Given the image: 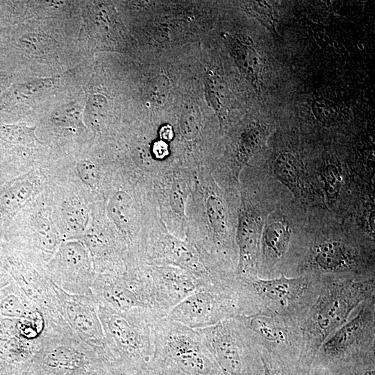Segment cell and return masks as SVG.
<instances>
[{
	"instance_id": "1",
	"label": "cell",
	"mask_w": 375,
	"mask_h": 375,
	"mask_svg": "<svg viewBox=\"0 0 375 375\" xmlns=\"http://www.w3.org/2000/svg\"><path fill=\"white\" fill-rule=\"evenodd\" d=\"M374 296V278H324L312 303L294 317L301 333V349L294 374L310 375L321 345L347 322L362 303Z\"/></svg>"
},
{
	"instance_id": "2",
	"label": "cell",
	"mask_w": 375,
	"mask_h": 375,
	"mask_svg": "<svg viewBox=\"0 0 375 375\" xmlns=\"http://www.w3.org/2000/svg\"><path fill=\"white\" fill-rule=\"evenodd\" d=\"M147 367L161 375H223L197 329L165 317L151 326Z\"/></svg>"
},
{
	"instance_id": "3",
	"label": "cell",
	"mask_w": 375,
	"mask_h": 375,
	"mask_svg": "<svg viewBox=\"0 0 375 375\" xmlns=\"http://www.w3.org/2000/svg\"><path fill=\"white\" fill-rule=\"evenodd\" d=\"M99 315L107 349L117 369L136 374L147 368L152 356L151 326L161 318L146 309L121 311L100 304Z\"/></svg>"
},
{
	"instance_id": "4",
	"label": "cell",
	"mask_w": 375,
	"mask_h": 375,
	"mask_svg": "<svg viewBox=\"0 0 375 375\" xmlns=\"http://www.w3.org/2000/svg\"><path fill=\"white\" fill-rule=\"evenodd\" d=\"M238 278L243 315L266 313L290 317H296L312 303L324 281L311 274Z\"/></svg>"
},
{
	"instance_id": "5",
	"label": "cell",
	"mask_w": 375,
	"mask_h": 375,
	"mask_svg": "<svg viewBox=\"0 0 375 375\" xmlns=\"http://www.w3.org/2000/svg\"><path fill=\"white\" fill-rule=\"evenodd\" d=\"M323 278H374V247L338 236H325L303 246L297 276Z\"/></svg>"
},
{
	"instance_id": "6",
	"label": "cell",
	"mask_w": 375,
	"mask_h": 375,
	"mask_svg": "<svg viewBox=\"0 0 375 375\" xmlns=\"http://www.w3.org/2000/svg\"><path fill=\"white\" fill-rule=\"evenodd\" d=\"M374 353L375 296L362 303L321 345L312 368L331 374Z\"/></svg>"
},
{
	"instance_id": "7",
	"label": "cell",
	"mask_w": 375,
	"mask_h": 375,
	"mask_svg": "<svg viewBox=\"0 0 375 375\" xmlns=\"http://www.w3.org/2000/svg\"><path fill=\"white\" fill-rule=\"evenodd\" d=\"M243 315L236 275L199 286L169 312L167 317L194 329L215 325Z\"/></svg>"
},
{
	"instance_id": "8",
	"label": "cell",
	"mask_w": 375,
	"mask_h": 375,
	"mask_svg": "<svg viewBox=\"0 0 375 375\" xmlns=\"http://www.w3.org/2000/svg\"><path fill=\"white\" fill-rule=\"evenodd\" d=\"M197 330L223 375H262L259 352L235 317Z\"/></svg>"
},
{
	"instance_id": "9",
	"label": "cell",
	"mask_w": 375,
	"mask_h": 375,
	"mask_svg": "<svg viewBox=\"0 0 375 375\" xmlns=\"http://www.w3.org/2000/svg\"><path fill=\"white\" fill-rule=\"evenodd\" d=\"M235 318L258 349L272 353L296 366L301 349V333L294 317L255 313Z\"/></svg>"
},
{
	"instance_id": "10",
	"label": "cell",
	"mask_w": 375,
	"mask_h": 375,
	"mask_svg": "<svg viewBox=\"0 0 375 375\" xmlns=\"http://www.w3.org/2000/svg\"><path fill=\"white\" fill-rule=\"evenodd\" d=\"M91 290L100 305L121 311L146 309L160 317L147 269L99 276Z\"/></svg>"
},
{
	"instance_id": "11",
	"label": "cell",
	"mask_w": 375,
	"mask_h": 375,
	"mask_svg": "<svg viewBox=\"0 0 375 375\" xmlns=\"http://www.w3.org/2000/svg\"><path fill=\"white\" fill-rule=\"evenodd\" d=\"M55 287L60 315L65 323L83 342L110 356L99 315V303L94 295L72 294Z\"/></svg>"
},
{
	"instance_id": "12",
	"label": "cell",
	"mask_w": 375,
	"mask_h": 375,
	"mask_svg": "<svg viewBox=\"0 0 375 375\" xmlns=\"http://www.w3.org/2000/svg\"><path fill=\"white\" fill-rule=\"evenodd\" d=\"M47 277L67 293L92 295L95 277L88 249L76 242L62 244Z\"/></svg>"
},
{
	"instance_id": "13",
	"label": "cell",
	"mask_w": 375,
	"mask_h": 375,
	"mask_svg": "<svg viewBox=\"0 0 375 375\" xmlns=\"http://www.w3.org/2000/svg\"><path fill=\"white\" fill-rule=\"evenodd\" d=\"M155 300L156 309L161 317L205 283L194 274L173 267L147 268Z\"/></svg>"
},
{
	"instance_id": "14",
	"label": "cell",
	"mask_w": 375,
	"mask_h": 375,
	"mask_svg": "<svg viewBox=\"0 0 375 375\" xmlns=\"http://www.w3.org/2000/svg\"><path fill=\"white\" fill-rule=\"evenodd\" d=\"M264 220L256 210H245L240 218L237 234L239 260L236 274L245 278L259 277L260 244Z\"/></svg>"
},
{
	"instance_id": "15",
	"label": "cell",
	"mask_w": 375,
	"mask_h": 375,
	"mask_svg": "<svg viewBox=\"0 0 375 375\" xmlns=\"http://www.w3.org/2000/svg\"><path fill=\"white\" fill-rule=\"evenodd\" d=\"M272 170L277 179L295 196L301 195L302 167L300 160L294 155L290 152L279 153L274 160Z\"/></svg>"
},
{
	"instance_id": "16",
	"label": "cell",
	"mask_w": 375,
	"mask_h": 375,
	"mask_svg": "<svg viewBox=\"0 0 375 375\" xmlns=\"http://www.w3.org/2000/svg\"><path fill=\"white\" fill-rule=\"evenodd\" d=\"M56 81L54 78H42L15 85L1 97V106L2 108L8 107L41 94L52 88Z\"/></svg>"
},
{
	"instance_id": "17",
	"label": "cell",
	"mask_w": 375,
	"mask_h": 375,
	"mask_svg": "<svg viewBox=\"0 0 375 375\" xmlns=\"http://www.w3.org/2000/svg\"><path fill=\"white\" fill-rule=\"evenodd\" d=\"M38 310H40L21 290L8 293L0 300V313L6 317L29 318Z\"/></svg>"
},
{
	"instance_id": "18",
	"label": "cell",
	"mask_w": 375,
	"mask_h": 375,
	"mask_svg": "<svg viewBox=\"0 0 375 375\" xmlns=\"http://www.w3.org/2000/svg\"><path fill=\"white\" fill-rule=\"evenodd\" d=\"M36 246L47 253H51L58 246L59 238L51 222L40 216L35 219Z\"/></svg>"
},
{
	"instance_id": "19",
	"label": "cell",
	"mask_w": 375,
	"mask_h": 375,
	"mask_svg": "<svg viewBox=\"0 0 375 375\" xmlns=\"http://www.w3.org/2000/svg\"><path fill=\"white\" fill-rule=\"evenodd\" d=\"M35 127L22 124L0 125V138L8 143L31 145L40 141L35 134Z\"/></svg>"
},
{
	"instance_id": "20",
	"label": "cell",
	"mask_w": 375,
	"mask_h": 375,
	"mask_svg": "<svg viewBox=\"0 0 375 375\" xmlns=\"http://www.w3.org/2000/svg\"><path fill=\"white\" fill-rule=\"evenodd\" d=\"M262 365V375H294L295 365L276 355L257 349Z\"/></svg>"
},
{
	"instance_id": "21",
	"label": "cell",
	"mask_w": 375,
	"mask_h": 375,
	"mask_svg": "<svg viewBox=\"0 0 375 375\" xmlns=\"http://www.w3.org/2000/svg\"><path fill=\"white\" fill-rule=\"evenodd\" d=\"M321 176L327 198L331 201L336 199L342 184V171L334 164H326L321 170Z\"/></svg>"
},
{
	"instance_id": "22",
	"label": "cell",
	"mask_w": 375,
	"mask_h": 375,
	"mask_svg": "<svg viewBox=\"0 0 375 375\" xmlns=\"http://www.w3.org/2000/svg\"><path fill=\"white\" fill-rule=\"evenodd\" d=\"M33 187L31 183L22 182L12 186L3 196L2 205L7 209H17L31 197Z\"/></svg>"
},
{
	"instance_id": "23",
	"label": "cell",
	"mask_w": 375,
	"mask_h": 375,
	"mask_svg": "<svg viewBox=\"0 0 375 375\" xmlns=\"http://www.w3.org/2000/svg\"><path fill=\"white\" fill-rule=\"evenodd\" d=\"M131 201L128 196L123 192H117L111 199L109 210L114 220L122 226L130 220Z\"/></svg>"
},
{
	"instance_id": "24",
	"label": "cell",
	"mask_w": 375,
	"mask_h": 375,
	"mask_svg": "<svg viewBox=\"0 0 375 375\" xmlns=\"http://www.w3.org/2000/svg\"><path fill=\"white\" fill-rule=\"evenodd\" d=\"M63 219L68 228L75 233L84 230L87 224V214L77 203H66L62 208Z\"/></svg>"
},
{
	"instance_id": "25",
	"label": "cell",
	"mask_w": 375,
	"mask_h": 375,
	"mask_svg": "<svg viewBox=\"0 0 375 375\" xmlns=\"http://www.w3.org/2000/svg\"><path fill=\"white\" fill-rule=\"evenodd\" d=\"M52 119L63 126L82 125L81 108L76 103L64 105L54 111Z\"/></svg>"
},
{
	"instance_id": "26",
	"label": "cell",
	"mask_w": 375,
	"mask_h": 375,
	"mask_svg": "<svg viewBox=\"0 0 375 375\" xmlns=\"http://www.w3.org/2000/svg\"><path fill=\"white\" fill-rule=\"evenodd\" d=\"M315 117L324 124L333 123L337 117L338 109L335 103L324 98L315 99L312 103Z\"/></svg>"
},
{
	"instance_id": "27",
	"label": "cell",
	"mask_w": 375,
	"mask_h": 375,
	"mask_svg": "<svg viewBox=\"0 0 375 375\" xmlns=\"http://www.w3.org/2000/svg\"><path fill=\"white\" fill-rule=\"evenodd\" d=\"M330 375H375V356L358 360Z\"/></svg>"
},
{
	"instance_id": "28",
	"label": "cell",
	"mask_w": 375,
	"mask_h": 375,
	"mask_svg": "<svg viewBox=\"0 0 375 375\" xmlns=\"http://www.w3.org/2000/svg\"><path fill=\"white\" fill-rule=\"evenodd\" d=\"M265 137L266 138V135L262 128H254L249 132L242 147L244 160L247 159L262 147Z\"/></svg>"
},
{
	"instance_id": "29",
	"label": "cell",
	"mask_w": 375,
	"mask_h": 375,
	"mask_svg": "<svg viewBox=\"0 0 375 375\" xmlns=\"http://www.w3.org/2000/svg\"><path fill=\"white\" fill-rule=\"evenodd\" d=\"M76 169L81 181L90 188H94L98 182V172L96 165L91 161L84 160L76 165Z\"/></svg>"
},
{
	"instance_id": "30",
	"label": "cell",
	"mask_w": 375,
	"mask_h": 375,
	"mask_svg": "<svg viewBox=\"0 0 375 375\" xmlns=\"http://www.w3.org/2000/svg\"><path fill=\"white\" fill-rule=\"evenodd\" d=\"M240 53V60L247 72L253 77L259 73L260 63L256 52L250 47H244Z\"/></svg>"
},
{
	"instance_id": "31",
	"label": "cell",
	"mask_w": 375,
	"mask_h": 375,
	"mask_svg": "<svg viewBox=\"0 0 375 375\" xmlns=\"http://www.w3.org/2000/svg\"><path fill=\"white\" fill-rule=\"evenodd\" d=\"M251 5L250 9L255 14V17L260 19L269 30L275 31L272 10L268 4L262 1H256Z\"/></svg>"
},
{
	"instance_id": "32",
	"label": "cell",
	"mask_w": 375,
	"mask_h": 375,
	"mask_svg": "<svg viewBox=\"0 0 375 375\" xmlns=\"http://www.w3.org/2000/svg\"><path fill=\"white\" fill-rule=\"evenodd\" d=\"M151 98L157 102H160L166 97L168 90V81L162 76L153 80L150 85Z\"/></svg>"
},
{
	"instance_id": "33",
	"label": "cell",
	"mask_w": 375,
	"mask_h": 375,
	"mask_svg": "<svg viewBox=\"0 0 375 375\" xmlns=\"http://www.w3.org/2000/svg\"><path fill=\"white\" fill-rule=\"evenodd\" d=\"M154 153L158 158H162L167 153V147L164 142H158L154 145Z\"/></svg>"
},
{
	"instance_id": "34",
	"label": "cell",
	"mask_w": 375,
	"mask_h": 375,
	"mask_svg": "<svg viewBox=\"0 0 375 375\" xmlns=\"http://www.w3.org/2000/svg\"><path fill=\"white\" fill-rule=\"evenodd\" d=\"M160 136L162 138L169 140L172 138V128L169 126L162 128L160 131Z\"/></svg>"
},
{
	"instance_id": "35",
	"label": "cell",
	"mask_w": 375,
	"mask_h": 375,
	"mask_svg": "<svg viewBox=\"0 0 375 375\" xmlns=\"http://www.w3.org/2000/svg\"><path fill=\"white\" fill-rule=\"evenodd\" d=\"M137 375H161L160 373L156 372V370L147 367L145 369L142 370V372H139Z\"/></svg>"
},
{
	"instance_id": "36",
	"label": "cell",
	"mask_w": 375,
	"mask_h": 375,
	"mask_svg": "<svg viewBox=\"0 0 375 375\" xmlns=\"http://www.w3.org/2000/svg\"><path fill=\"white\" fill-rule=\"evenodd\" d=\"M0 315H1V313H0Z\"/></svg>"
}]
</instances>
